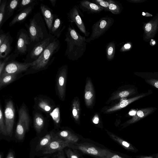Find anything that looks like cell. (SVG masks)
Instances as JSON below:
<instances>
[{
	"instance_id": "obj_34",
	"label": "cell",
	"mask_w": 158,
	"mask_h": 158,
	"mask_svg": "<svg viewBox=\"0 0 158 158\" xmlns=\"http://www.w3.org/2000/svg\"><path fill=\"white\" fill-rule=\"evenodd\" d=\"M131 93L129 90H123L120 92H118L111 96L108 99L106 103H109L111 101L121 98L126 97L129 96Z\"/></svg>"
},
{
	"instance_id": "obj_2",
	"label": "cell",
	"mask_w": 158,
	"mask_h": 158,
	"mask_svg": "<svg viewBox=\"0 0 158 158\" xmlns=\"http://www.w3.org/2000/svg\"><path fill=\"white\" fill-rule=\"evenodd\" d=\"M29 24L26 23L25 25L31 39L30 49L52 35L48 33L45 21L40 12L35 13L32 18L29 19Z\"/></svg>"
},
{
	"instance_id": "obj_51",
	"label": "cell",
	"mask_w": 158,
	"mask_h": 158,
	"mask_svg": "<svg viewBox=\"0 0 158 158\" xmlns=\"http://www.w3.org/2000/svg\"><path fill=\"white\" fill-rule=\"evenodd\" d=\"M40 158H50V156L49 155H47L43 157H41Z\"/></svg>"
},
{
	"instance_id": "obj_55",
	"label": "cell",
	"mask_w": 158,
	"mask_h": 158,
	"mask_svg": "<svg viewBox=\"0 0 158 158\" xmlns=\"http://www.w3.org/2000/svg\"><path fill=\"white\" fill-rule=\"evenodd\" d=\"M155 158H158V154L156 155Z\"/></svg>"
},
{
	"instance_id": "obj_47",
	"label": "cell",
	"mask_w": 158,
	"mask_h": 158,
	"mask_svg": "<svg viewBox=\"0 0 158 158\" xmlns=\"http://www.w3.org/2000/svg\"><path fill=\"white\" fill-rule=\"evenodd\" d=\"M49 1L52 6L54 7L55 6L56 1V0H49Z\"/></svg>"
},
{
	"instance_id": "obj_6",
	"label": "cell",
	"mask_w": 158,
	"mask_h": 158,
	"mask_svg": "<svg viewBox=\"0 0 158 158\" xmlns=\"http://www.w3.org/2000/svg\"><path fill=\"white\" fill-rule=\"evenodd\" d=\"M114 19L107 16L102 17L92 27L91 34L86 39V42L89 43L103 35L113 25Z\"/></svg>"
},
{
	"instance_id": "obj_14",
	"label": "cell",
	"mask_w": 158,
	"mask_h": 158,
	"mask_svg": "<svg viewBox=\"0 0 158 158\" xmlns=\"http://www.w3.org/2000/svg\"><path fill=\"white\" fill-rule=\"evenodd\" d=\"M70 144L58 137L56 134L50 142L43 151L42 156L49 155L69 147Z\"/></svg>"
},
{
	"instance_id": "obj_7",
	"label": "cell",
	"mask_w": 158,
	"mask_h": 158,
	"mask_svg": "<svg viewBox=\"0 0 158 158\" xmlns=\"http://www.w3.org/2000/svg\"><path fill=\"white\" fill-rule=\"evenodd\" d=\"M69 148L93 156L95 158H103L110 152L106 149L101 148L86 143L70 144Z\"/></svg>"
},
{
	"instance_id": "obj_16",
	"label": "cell",
	"mask_w": 158,
	"mask_h": 158,
	"mask_svg": "<svg viewBox=\"0 0 158 158\" xmlns=\"http://www.w3.org/2000/svg\"><path fill=\"white\" fill-rule=\"evenodd\" d=\"M39 1L31 5L26 7L19 12L10 22L9 25L11 27L16 23L24 22L28 16L31 13L36 5L38 4Z\"/></svg>"
},
{
	"instance_id": "obj_29",
	"label": "cell",
	"mask_w": 158,
	"mask_h": 158,
	"mask_svg": "<svg viewBox=\"0 0 158 158\" xmlns=\"http://www.w3.org/2000/svg\"><path fill=\"white\" fill-rule=\"evenodd\" d=\"M72 115L75 121L78 122L80 115V103L78 98H76L72 103Z\"/></svg>"
},
{
	"instance_id": "obj_17",
	"label": "cell",
	"mask_w": 158,
	"mask_h": 158,
	"mask_svg": "<svg viewBox=\"0 0 158 158\" xmlns=\"http://www.w3.org/2000/svg\"><path fill=\"white\" fill-rule=\"evenodd\" d=\"M40 8L46 24L50 34L52 27L55 14L52 10L47 5L41 3Z\"/></svg>"
},
{
	"instance_id": "obj_28",
	"label": "cell",
	"mask_w": 158,
	"mask_h": 158,
	"mask_svg": "<svg viewBox=\"0 0 158 158\" xmlns=\"http://www.w3.org/2000/svg\"><path fill=\"white\" fill-rule=\"evenodd\" d=\"M116 50V44L114 41L109 42L106 45V53L107 60L110 61L114 58Z\"/></svg>"
},
{
	"instance_id": "obj_1",
	"label": "cell",
	"mask_w": 158,
	"mask_h": 158,
	"mask_svg": "<svg viewBox=\"0 0 158 158\" xmlns=\"http://www.w3.org/2000/svg\"><path fill=\"white\" fill-rule=\"evenodd\" d=\"M67 44L65 55L69 60H78L85 52L86 39L78 32L72 25H69L65 35Z\"/></svg>"
},
{
	"instance_id": "obj_46",
	"label": "cell",
	"mask_w": 158,
	"mask_h": 158,
	"mask_svg": "<svg viewBox=\"0 0 158 158\" xmlns=\"http://www.w3.org/2000/svg\"><path fill=\"white\" fill-rule=\"evenodd\" d=\"M99 118L98 117H95L93 120V122L95 124H98L99 122Z\"/></svg>"
},
{
	"instance_id": "obj_8",
	"label": "cell",
	"mask_w": 158,
	"mask_h": 158,
	"mask_svg": "<svg viewBox=\"0 0 158 158\" xmlns=\"http://www.w3.org/2000/svg\"><path fill=\"white\" fill-rule=\"evenodd\" d=\"M56 37L51 35L43 41L39 42L30 48L24 60L26 63H32L41 55L50 44Z\"/></svg>"
},
{
	"instance_id": "obj_54",
	"label": "cell",
	"mask_w": 158,
	"mask_h": 158,
	"mask_svg": "<svg viewBox=\"0 0 158 158\" xmlns=\"http://www.w3.org/2000/svg\"><path fill=\"white\" fill-rule=\"evenodd\" d=\"M155 44V41L152 42V44L154 45Z\"/></svg>"
},
{
	"instance_id": "obj_3",
	"label": "cell",
	"mask_w": 158,
	"mask_h": 158,
	"mask_svg": "<svg viewBox=\"0 0 158 158\" xmlns=\"http://www.w3.org/2000/svg\"><path fill=\"white\" fill-rule=\"evenodd\" d=\"M60 46L59 40L56 38L40 57L32 63V66L29 69L38 71L47 69L54 60V56L59 50Z\"/></svg>"
},
{
	"instance_id": "obj_5",
	"label": "cell",
	"mask_w": 158,
	"mask_h": 158,
	"mask_svg": "<svg viewBox=\"0 0 158 158\" xmlns=\"http://www.w3.org/2000/svg\"><path fill=\"white\" fill-rule=\"evenodd\" d=\"M30 118L27 108L23 104L19 110V119L17 123L15 137L19 141L23 140L26 133L29 128Z\"/></svg>"
},
{
	"instance_id": "obj_37",
	"label": "cell",
	"mask_w": 158,
	"mask_h": 158,
	"mask_svg": "<svg viewBox=\"0 0 158 158\" xmlns=\"http://www.w3.org/2000/svg\"><path fill=\"white\" fill-rule=\"evenodd\" d=\"M38 1V0H20L18 7V9L16 10V12L18 13L25 7L31 5Z\"/></svg>"
},
{
	"instance_id": "obj_49",
	"label": "cell",
	"mask_w": 158,
	"mask_h": 158,
	"mask_svg": "<svg viewBox=\"0 0 158 158\" xmlns=\"http://www.w3.org/2000/svg\"><path fill=\"white\" fill-rule=\"evenodd\" d=\"M142 15H145V16L146 15H147V16H152V15H151L148 13H145L144 12H143L142 13Z\"/></svg>"
},
{
	"instance_id": "obj_9",
	"label": "cell",
	"mask_w": 158,
	"mask_h": 158,
	"mask_svg": "<svg viewBox=\"0 0 158 158\" xmlns=\"http://www.w3.org/2000/svg\"><path fill=\"white\" fill-rule=\"evenodd\" d=\"M31 44V39L28 31L22 28L17 33L15 48L14 52L19 56L27 54Z\"/></svg>"
},
{
	"instance_id": "obj_11",
	"label": "cell",
	"mask_w": 158,
	"mask_h": 158,
	"mask_svg": "<svg viewBox=\"0 0 158 158\" xmlns=\"http://www.w3.org/2000/svg\"><path fill=\"white\" fill-rule=\"evenodd\" d=\"M67 72V65H63L59 68L56 76V89L61 100H63L65 97Z\"/></svg>"
},
{
	"instance_id": "obj_13",
	"label": "cell",
	"mask_w": 158,
	"mask_h": 158,
	"mask_svg": "<svg viewBox=\"0 0 158 158\" xmlns=\"http://www.w3.org/2000/svg\"><path fill=\"white\" fill-rule=\"evenodd\" d=\"M32 64V63H21L11 60L6 64L0 77L7 74H18L28 70Z\"/></svg>"
},
{
	"instance_id": "obj_30",
	"label": "cell",
	"mask_w": 158,
	"mask_h": 158,
	"mask_svg": "<svg viewBox=\"0 0 158 158\" xmlns=\"http://www.w3.org/2000/svg\"><path fill=\"white\" fill-rule=\"evenodd\" d=\"M109 11L112 13L117 15L121 13L123 8L122 4L118 2L109 0Z\"/></svg>"
},
{
	"instance_id": "obj_21",
	"label": "cell",
	"mask_w": 158,
	"mask_h": 158,
	"mask_svg": "<svg viewBox=\"0 0 158 158\" xmlns=\"http://www.w3.org/2000/svg\"><path fill=\"white\" fill-rule=\"evenodd\" d=\"M65 27L66 26L63 25V22L60 18L55 14L50 34L58 38Z\"/></svg>"
},
{
	"instance_id": "obj_45",
	"label": "cell",
	"mask_w": 158,
	"mask_h": 158,
	"mask_svg": "<svg viewBox=\"0 0 158 158\" xmlns=\"http://www.w3.org/2000/svg\"><path fill=\"white\" fill-rule=\"evenodd\" d=\"M6 158H15L14 152L12 150H10L8 152Z\"/></svg>"
},
{
	"instance_id": "obj_4",
	"label": "cell",
	"mask_w": 158,
	"mask_h": 158,
	"mask_svg": "<svg viewBox=\"0 0 158 158\" xmlns=\"http://www.w3.org/2000/svg\"><path fill=\"white\" fill-rule=\"evenodd\" d=\"M55 135V130L50 131L43 137H36L30 142V158L42 156V153Z\"/></svg>"
},
{
	"instance_id": "obj_32",
	"label": "cell",
	"mask_w": 158,
	"mask_h": 158,
	"mask_svg": "<svg viewBox=\"0 0 158 158\" xmlns=\"http://www.w3.org/2000/svg\"><path fill=\"white\" fill-rule=\"evenodd\" d=\"M49 115L54 122L56 129H58L60 127V109L57 106L54 108L49 114Z\"/></svg>"
},
{
	"instance_id": "obj_33",
	"label": "cell",
	"mask_w": 158,
	"mask_h": 158,
	"mask_svg": "<svg viewBox=\"0 0 158 158\" xmlns=\"http://www.w3.org/2000/svg\"><path fill=\"white\" fill-rule=\"evenodd\" d=\"M19 56L14 51L4 59L0 60V75H1L6 64L9 61L15 60Z\"/></svg>"
},
{
	"instance_id": "obj_53",
	"label": "cell",
	"mask_w": 158,
	"mask_h": 158,
	"mask_svg": "<svg viewBox=\"0 0 158 158\" xmlns=\"http://www.w3.org/2000/svg\"><path fill=\"white\" fill-rule=\"evenodd\" d=\"M4 154L2 152H1L0 153V158H3Z\"/></svg>"
},
{
	"instance_id": "obj_38",
	"label": "cell",
	"mask_w": 158,
	"mask_h": 158,
	"mask_svg": "<svg viewBox=\"0 0 158 158\" xmlns=\"http://www.w3.org/2000/svg\"><path fill=\"white\" fill-rule=\"evenodd\" d=\"M92 1L94 3L102 7L105 11H109V0H93Z\"/></svg>"
},
{
	"instance_id": "obj_36",
	"label": "cell",
	"mask_w": 158,
	"mask_h": 158,
	"mask_svg": "<svg viewBox=\"0 0 158 158\" xmlns=\"http://www.w3.org/2000/svg\"><path fill=\"white\" fill-rule=\"evenodd\" d=\"M0 133L3 135L7 136L6 128L4 119L3 114L1 105L0 106Z\"/></svg>"
},
{
	"instance_id": "obj_31",
	"label": "cell",
	"mask_w": 158,
	"mask_h": 158,
	"mask_svg": "<svg viewBox=\"0 0 158 158\" xmlns=\"http://www.w3.org/2000/svg\"><path fill=\"white\" fill-rule=\"evenodd\" d=\"M18 74H7L0 77V88L8 85L15 81Z\"/></svg>"
},
{
	"instance_id": "obj_19",
	"label": "cell",
	"mask_w": 158,
	"mask_h": 158,
	"mask_svg": "<svg viewBox=\"0 0 158 158\" xmlns=\"http://www.w3.org/2000/svg\"><path fill=\"white\" fill-rule=\"evenodd\" d=\"M6 39L3 43L0 45V59L2 60L10 55L13 49L11 46L13 38L9 32L6 33Z\"/></svg>"
},
{
	"instance_id": "obj_15",
	"label": "cell",
	"mask_w": 158,
	"mask_h": 158,
	"mask_svg": "<svg viewBox=\"0 0 158 158\" xmlns=\"http://www.w3.org/2000/svg\"><path fill=\"white\" fill-rule=\"evenodd\" d=\"M35 107L45 113L50 114L55 108V104L50 98L44 96H39L34 99Z\"/></svg>"
},
{
	"instance_id": "obj_40",
	"label": "cell",
	"mask_w": 158,
	"mask_h": 158,
	"mask_svg": "<svg viewBox=\"0 0 158 158\" xmlns=\"http://www.w3.org/2000/svg\"><path fill=\"white\" fill-rule=\"evenodd\" d=\"M65 154L68 158H80V156L75 152L69 148L65 150Z\"/></svg>"
},
{
	"instance_id": "obj_52",
	"label": "cell",
	"mask_w": 158,
	"mask_h": 158,
	"mask_svg": "<svg viewBox=\"0 0 158 158\" xmlns=\"http://www.w3.org/2000/svg\"><path fill=\"white\" fill-rule=\"evenodd\" d=\"M154 86L156 88H158V81L155 82L154 84Z\"/></svg>"
},
{
	"instance_id": "obj_39",
	"label": "cell",
	"mask_w": 158,
	"mask_h": 158,
	"mask_svg": "<svg viewBox=\"0 0 158 158\" xmlns=\"http://www.w3.org/2000/svg\"><path fill=\"white\" fill-rule=\"evenodd\" d=\"M156 25L153 22L147 23L144 27L145 31L147 35H150L155 30Z\"/></svg>"
},
{
	"instance_id": "obj_44",
	"label": "cell",
	"mask_w": 158,
	"mask_h": 158,
	"mask_svg": "<svg viewBox=\"0 0 158 158\" xmlns=\"http://www.w3.org/2000/svg\"><path fill=\"white\" fill-rule=\"evenodd\" d=\"M57 152L55 158H65L64 149L60 150Z\"/></svg>"
},
{
	"instance_id": "obj_43",
	"label": "cell",
	"mask_w": 158,
	"mask_h": 158,
	"mask_svg": "<svg viewBox=\"0 0 158 158\" xmlns=\"http://www.w3.org/2000/svg\"><path fill=\"white\" fill-rule=\"evenodd\" d=\"M103 158H125L110 152Z\"/></svg>"
},
{
	"instance_id": "obj_25",
	"label": "cell",
	"mask_w": 158,
	"mask_h": 158,
	"mask_svg": "<svg viewBox=\"0 0 158 158\" xmlns=\"http://www.w3.org/2000/svg\"><path fill=\"white\" fill-rule=\"evenodd\" d=\"M145 96V94L141 95L133 98L122 101L116 105L108 109L106 111V113H110L125 107L131 103Z\"/></svg>"
},
{
	"instance_id": "obj_23",
	"label": "cell",
	"mask_w": 158,
	"mask_h": 158,
	"mask_svg": "<svg viewBox=\"0 0 158 158\" xmlns=\"http://www.w3.org/2000/svg\"><path fill=\"white\" fill-rule=\"evenodd\" d=\"M33 122L34 128L37 134H39L44 129L45 121L43 116L35 111L33 112Z\"/></svg>"
},
{
	"instance_id": "obj_35",
	"label": "cell",
	"mask_w": 158,
	"mask_h": 158,
	"mask_svg": "<svg viewBox=\"0 0 158 158\" xmlns=\"http://www.w3.org/2000/svg\"><path fill=\"white\" fill-rule=\"evenodd\" d=\"M7 1V0H0V30L3 25L5 8Z\"/></svg>"
},
{
	"instance_id": "obj_50",
	"label": "cell",
	"mask_w": 158,
	"mask_h": 158,
	"mask_svg": "<svg viewBox=\"0 0 158 158\" xmlns=\"http://www.w3.org/2000/svg\"><path fill=\"white\" fill-rule=\"evenodd\" d=\"M135 112L134 111H132L129 112V114L131 115H135Z\"/></svg>"
},
{
	"instance_id": "obj_12",
	"label": "cell",
	"mask_w": 158,
	"mask_h": 158,
	"mask_svg": "<svg viewBox=\"0 0 158 158\" xmlns=\"http://www.w3.org/2000/svg\"><path fill=\"white\" fill-rule=\"evenodd\" d=\"M5 123L6 126L7 136L11 137L15 122V110L12 101L10 100L6 104L5 110Z\"/></svg>"
},
{
	"instance_id": "obj_48",
	"label": "cell",
	"mask_w": 158,
	"mask_h": 158,
	"mask_svg": "<svg viewBox=\"0 0 158 158\" xmlns=\"http://www.w3.org/2000/svg\"><path fill=\"white\" fill-rule=\"evenodd\" d=\"M139 158H154L152 156H140Z\"/></svg>"
},
{
	"instance_id": "obj_10",
	"label": "cell",
	"mask_w": 158,
	"mask_h": 158,
	"mask_svg": "<svg viewBox=\"0 0 158 158\" xmlns=\"http://www.w3.org/2000/svg\"><path fill=\"white\" fill-rule=\"evenodd\" d=\"M68 21L71 25L75 23L80 31L86 37H88L89 32L86 30L85 27L81 17L83 15L79 9L78 6L75 5L67 13Z\"/></svg>"
},
{
	"instance_id": "obj_41",
	"label": "cell",
	"mask_w": 158,
	"mask_h": 158,
	"mask_svg": "<svg viewBox=\"0 0 158 158\" xmlns=\"http://www.w3.org/2000/svg\"><path fill=\"white\" fill-rule=\"evenodd\" d=\"M131 48V44L130 42L124 44L120 48V51L123 52L129 50Z\"/></svg>"
},
{
	"instance_id": "obj_22",
	"label": "cell",
	"mask_w": 158,
	"mask_h": 158,
	"mask_svg": "<svg viewBox=\"0 0 158 158\" xmlns=\"http://www.w3.org/2000/svg\"><path fill=\"white\" fill-rule=\"evenodd\" d=\"M55 134L59 138L68 142L70 144L77 143L79 140L77 136L68 130L55 131Z\"/></svg>"
},
{
	"instance_id": "obj_20",
	"label": "cell",
	"mask_w": 158,
	"mask_h": 158,
	"mask_svg": "<svg viewBox=\"0 0 158 158\" xmlns=\"http://www.w3.org/2000/svg\"><path fill=\"white\" fill-rule=\"evenodd\" d=\"M95 97L94 91L90 79L87 81L85 89L84 98L85 103L88 108L93 106Z\"/></svg>"
},
{
	"instance_id": "obj_42",
	"label": "cell",
	"mask_w": 158,
	"mask_h": 158,
	"mask_svg": "<svg viewBox=\"0 0 158 158\" xmlns=\"http://www.w3.org/2000/svg\"><path fill=\"white\" fill-rule=\"evenodd\" d=\"M6 35V33H5L2 30H0V45H1L5 41Z\"/></svg>"
},
{
	"instance_id": "obj_27",
	"label": "cell",
	"mask_w": 158,
	"mask_h": 158,
	"mask_svg": "<svg viewBox=\"0 0 158 158\" xmlns=\"http://www.w3.org/2000/svg\"><path fill=\"white\" fill-rule=\"evenodd\" d=\"M153 110L154 109L152 108H144L139 110L133 118L127 122L126 124H129L135 123L150 114Z\"/></svg>"
},
{
	"instance_id": "obj_24",
	"label": "cell",
	"mask_w": 158,
	"mask_h": 158,
	"mask_svg": "<svg viewBox=\"0 0 158 158\" xmlns=\"http://www.w3.org/2000/svg\"><path fill=\"white\" fill-rule=\"evenodd\" d=\"M20 0H8L7 3L3 24L13 15L15 11L17 10Z\"/></svg>"
},
{
	"instance_id": "obj_18",
	"label": "cell",
	"mask_w": 158,
	"mask_h": 158,
	"mask_svg": "<svg viewBox=\"0 0 158 158\" xmlns=\"http://www.w3.org/2000/svg\"><path fill=\"white\" fill-rule=\"evenodd\" d=\"M78 3L79 8L88 14L99 13L104 10L102 7L89 1L82 0Z\"/></svg>"
},
{
	"instance_id": "obj_26",
	"label": "cell",
	"mask_w": 158,
	"mask_h": 158,
	"mask_svg": "<svg viewBox=\"0 0 158 158\" xmlns=\"http://www.w3.org/2000/svg\"><path fill=\"white\" fill-rule=\"evenodd\" d=\"M107 133L110 137L127 150L136 152L137 150L132 144L115 135L108 131Z\"/></svg>"
}]
</instances>
